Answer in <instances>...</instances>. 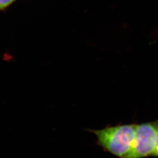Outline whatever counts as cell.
I'll return each instance as SVG.
<instances>
[{
	"label": "cell",
	"instance_id": "obj_1",
	"mask_svg": "<svg viewBox=\"0 0 158 158\" xmlns=\"http://www.w3.org/2000/svg\"><path fill=\"white\" fill-rule=\"evenodd\" d=\"M136 124H119L102 130H89L97 138V144L107 152L119 158L129 155L135 135Z\"/></svg>",
	"mask_w": 158,
	"mask_h": 158
},
{
	"label": "cell",
	"instance_id": "obj_2",
	"mask_svg": "<svg viewBox=\"0 0 158 158\" xmlns=\"http://www.w3.org/2000/svg\"><path fill=\"white\" fill-rule=\"evenodd\" d=\"M157 139L155 122L136 124L135 135L131 151L126 158L153 156Z\"/></svg>",
	"mask_w": 158,
	"mask_h": 158
},
{
	"label": "cell",
	"instance_id": "obj_3",
	"mask_svg": "<svg viewBox=\"0 0 158 158\" xmlns=\"http://www.w3.org/2000/svg\"><path fill=\"white\" fill-rule=\"evenodd\" d=\"M15 0H0V11L10 6Z\"/></svg>",
	"mask_w": 158,
	"mask_h": 158
},
{
	"label": "cell",
	"instance_id": "obj_4",
	"mask_svg": "<svg viewBox=\"0 0 158 158\" xmlns=\"http://www.w3.org/2000/svg\"><path fill=\"white\" fill-rule=\"evenodd\" d=\"M155 124L156 128V133H157V139H156V148L155 150V152L153 153V156L158 157V119L156 121H155Z\"/></svg>",
	"mask_w": 158,
	"mask_h": 158
}]
</instances>
